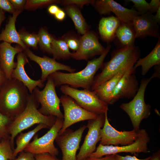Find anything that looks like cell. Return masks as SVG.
Returning <instances> with one entry per match:
<instances>
[{
    "label": "cell",
    "instance_id": "obj_1",
    "mask_svg": "<svg viewBox=\"0 0 160 160\" xmlns=\"http://www.w3.org/2000/svg\"><path fill=\"white\" fill-rule=\"evenodd\" d=\"M0 91V112L13 120L25 109L30 94L21 82L7 79Z\"/></svg>",
    "mask_w": 160,
    "mask_h": 160
},
{
    "label": "cell",
    "instance_id": "obj_2",
    "mask_svg": "<svg viewBox=\"0 0 160 160\" xmlns=\"http://www.w3.org/2000/svg\"><path fill=\"white\" fill-rule=\"evenodd\" d=\"M108 44L104 52L97 58L88 61L86 67L76 72L64 73L57 71L49 75L56 87L67 85L75 88L91 90L95 74L101 68L111 48Z\"/></svg>",
    "mask_w": 160,
    "mask_h": 160
},
{
    "label": "cell",
    "instance_id": "obj_3",
    "mask_svg": "<svg viewBox=\"0 0 160 160\" xmlns=\"http://www.w3.org/2000/svg\"><path fill=\"white\" fill-rule=\"evenodd\" d=\"M140 55V49L136 46L120 48L113 51L110 60L103 63L101 72L95 76L91 90H94L119 71L134 67Z\"/></svg>",
    "mask_w": 160,
    "mask_h": 160
},
{
    "label": "cell",
    "instance_id": "obj_4",
    "mask_svg": "<svg viewBox=\"0 0 160 160\" xmlns=\"http://www.w3.org/2000/svg\"><path fill=\"white\" fill-rule=\"evenodd\" d=\"M39 104L32 95L30 94L25 109L10 124L9 129L10 141L14 150V139L22 131L36 124H44L50 129L55 124L57 118L41 114L37 109Z\"/></svg>",
    "mask_w": 160,
    "mask_h": 160
},
{
    "label": "cell",
    "instance_id": "obj_5",
    "mask_svg": "<svg viewBox=\"0 0 160 160\" xmlns=\"http://www.w3.org/2000/svg\"><path fill=\"white\" fill-rule=\"evenodd\" d=\"M153 78L151 76L142 79L138 90L132 100L128 103H122L120 106V108L129 117L133 129L137 131L140 129L142 120L147 119L151 114V106L145 103L144 97L147 86Z\"/></svg>",
    "mask_w": 160,
    "mask_h": 160
},
{
    "label": "cell",
    "instance_id": "obj_6",
    "mask_svg": "<svg viewBox=\"0 0 160 160\" xmlns=\"http://www.w3.org/2000/svg\"><path fill=\"white\" fill-rule=\"evenodd\" d=\"M42 90H40L37 87L31 94L36 100L40 104L41 107L38 110L41 114L63 119L64 115L60 109V98L57 95L53 80L49 76Z\"/></svg>",
    "mask_w": 160,
    "mask_h": 160
},
{
    "label": "cell",
    "instance_id": "obj_7",
    "mask_svg": "<svg viewBox=\"0 0 160 160\" xmlns=\"http://www.w3.org/2000/svg\"><path fill=\"white\" fill-rule=\"evenodd\" d=\"M60 90L64 95L73 99L84 109L97 115L104 114L108 110V105L101 100L93 91L79 90L67 85L61 86Z\"/></svg>",
    "mask_w": 160,
    "mask_h": 160
},
{
    "label": "cell",
    "instance_id": "obj_8",
    "mask_svg": "<svg viewBox=\"0 0 160 160\" xmlns=\"http://www.w3.org/2000/svg\"><path fill=\"white\" fill-rule=\"evenodd\" d=\"M63 119L57 118L54 124L45 134L40 137L37 134L34 136L33 140L24 151L33 154L48 153L55 156L57 155L59 151L54 142L63 127Z\"/></svg>",
    "mask_w": 160,
    "mask_h": 160
},
{
    "label": "cell",
    "instance_id": "obj_9",
    "mask_svg": "<svg viewBox=\"0 0 160 160\" xmlns=\"http://www.w3.org/2000/svg\"><path fill=\"white\" fill-rule=\"evenodd\" d=\"M150 139L149 135L144 129H140V134L138 138L132 143L121 146L103 145L100 144L95 151L88 157L98 158L106 155L118 154L121 152L135 154L140 153H148V144Z\"/></svg>",
    "mask_w": 160,
    "mask_h": 160
},
{
    "label": "cell",
    "instance_id": "obj_10",
    "mask_svg": "<svg viewBox=\"0 0 160 160\" xmlns=\"http://www.w3.org/2000/svg\"><path fill=\"white\" fill-rule=\"evenodd\" d=\"M60 98L64 114L63 126L58 133L59 135L75 123L95 119L98 115L82 108L73 99L67 95H62Z\"/></svg>",
    "mask_w": 160,
    "mask_h": 160
},
{
    "label": "cell",
    "instance_id": "obj_11",
    "mask_svg": "<svg viewBox=\"0 0 160 160\" xmlns=\"http://www.w3.org/2000/svg\"><path fill=\"white\" fill-rule=\"evenodd\" d=\"M107 112L104 113L105 121L100 131V144L103 145L123 146L131 144L137 140L140 135V129L138 131L134 129L128 131L117 130L110 124Z\"/></svg>",
    "mask_w": 160,
    "mask_h": 160
},
{
    "label": "cell",
    "instance_id": "obj_12",
    "mask_svg": "<svg viewBox=\"0 0 160 160\" xmlns=\"http://www.w3.org/2000/svg\"><path fill=\"white\" fill-rule=\"evenodd\" d=\"M87 128L84 125L75 131L68 128L60 135L58 134L55 141L62 152L61 160H77L76 152Z\"/></svg>",
    "mask_w": 160,
    "mask_h": 160
},
{
    "label": "cell",
    "instance_id": "obj_13",
    "mask_svg": "<svg viewBox=\"0 0 160 160\" xmlns=\"http://www.w3.org/2000/svg\"><path fill=\"white\" fill-rule=\"evenodd\" d=\"M105 119V114H103L98 115L95 119L88 120L87 126L88 132L76 156L77 160L87 159L95 151L97 144L100 141V131Z\"/></svg>",
    "mask_w": 160,
    "mask_h": 160
},
{
    "label": "cell",
    "instance_id": "obj_14",
    "mask_svg": "<svg viewBox=\"0 0 160 160\" xmlns=\"http://www.w3.org/2000/svg\"><path fill=\"white\" fill-rule=\"evenodd\" d=\"M105 50L99 42L97 35L88 31L80 38L79 48L75 52L71 53V57L76 60H87L96 55H100Z\"/></svg>",
    "mask_w": 160,
    "mask_h": 160
},
{
    "label": "cell",
    "instance_id": "obj_15",
    "mask_svg": "<svg viewBox=\"0 0 160 160\" xmlns=\"http://www.w3.org/2000/svg\"><path fill=\"white\" fill-rule=\"evenodd\" d=\"M135 71L133 67L125 72L113 92L110 105L114 104L120 99H129L135 96L139 87Z\"/></svg>",
    "mask_w": 160,
    "mask_h": 160
},
{
    "label": "cell",
    "instance_id": "obj_16",
    "mask_svg": "<svg viewBox=\"0 0 160 160\" xmlns=\"http://www.w3.org/2000/svg\"><path fill=\"white\" fill-rule=\"evenodd\" d=\"M93 5L100 14L108 15L112 12L121 23L132 22L135 17L139 15L133 8L131 9L125 8L113 0H95Z\"/></svg>",
    "mask_w": 160,
    "mask_h": 160
},
{
    "label": "cell",
    "instance_id": "obj_17",
    "mask_svg": "<svg viewBox=\"0 0 160 160\" xmlns=\"http://www.w3.org/2000/svg\"><path fill=\"white\" fill-rule=\"evenodd\" d=\"M24 52L27 57L40 66L41 71L40 79L42 80L45 81L50 75L59 71H65L71 73L76 71L75 69L69 66L57 62L54 58L46 56L42 57L36 55L28 48L24 50Z\"/></svg>",
    "mask_w": 160,
    "mask_h": 160
},
{
    "label": "cell",
    "instance_id": "obj_18",
    "mask_svg": "<svg viewBox=\"0 0 160 160\" xmlns=\"http://www.w3.org/2000/svg\"><path fill=\"white\" fill-rule=\"evenodd\" d=\"M136 38L143 39L148 36L160 38L159 24L155 20L153 15L148 12L135 17L132 21Z\"/></svg>",
    "mask_w": 160,
    "mask_h": 160
},
{
    "label": "cell",
    "instance_id": "obj_19",
    "mask_svg": "<svg viewBox=\"0 0 160 160\" xmlns=\"http://www.w3.org/2000/svg\"><path fill=\"white\" fill-rule=\"evenodd\" d=\"M24 50L19 45L13 47L5 42L0 44V67L7 79L11 78L13 71L17 65V62L14 61L15 56Z\"/></svg>",
    "mask_w": 160,
    "mask_h": 160
},
{
    "label": "cell",
    "instance_id": "obj_20",
    "mask_svg": "<svg viewBox=\"0 0 160 160\" xmlns=\"http://www.w3.org/2000/svg\"><path fill=\"white\" fill-rule=\"evenodd\" d=\"M17 58V65L13 71L11 78L16 79L22 83L27 88L30 94H32L37 87H43L44 86V82L45 81L41 79L37 80L32 79L27 74L24 66L28 61L24 52L18 53Z\"/></svg>",
    "mask_w": 160,
    "mask_h": 160
},
{
    "label": "cell",
    "instance_id": "obj_21",
    "mask_svg": "<svg viewBox=\"0 0 160 160\" xmlns=\"http://www.w3.org/2000/svg\"><path fill=\"white\" fill-rule=\"evenodd\" d=\"M22 11L16 10L12 14V16L9 17L4 29L0 34V41H2L10 44L17 43L25 50L28 47L21 40L19 33L16 29L15 25L17 17Z\"/></svg>",
    "mask_w": 160,
    "mask_h": 160
},
{
    "label": "cell",
    "instance_id": "obj_22",
    "mask_svg": "<svg viewBox=\"0 0 160 160\" xmlns=\"http://www.w3.org/2000/svg\"><path fill=\"white\" fill-rule=\"evenodd\" d=\"M129 68L124 69L119 71L93 91L101 100L108 105H110L113 92L119 81Z\"/></svg>",
    "mask_w": 160,
    "mask_h": 160
},
{
    "label": "cell",
    "instance_id": "obj_23",
    "mask_svg": "<svg viewBox=\"0 0 160 160\" xmlns=\"http://www.w3.org/2000/svg\"><path fill=\"white\" fill-rule=\"evenodd\" d=\"M120 23L119 20L114 16L102 18L99 21L98 26L99 32L101 39L108 43L113 40Z\"/></svg>",
    "mask_w": 160,
    "mask_h": 160
},
{
    "label": "cell",
    "instance_id": "obj_24",
    "mask_svg": "<svg viewBox=\"0 0 160 160\" xmlns=\"http://www.w3.org/2000/svg\"><path fill=\"white\" fill-rule=\"evenodd\" d=\"M160 65V38L152 51L146 57L139 58L133 68L135 69L139 66L141 67V74L145 76L154 65Z\"/></svg>",
    "mask_w": 160,
    "mask_h": 160
},
{
    "label": "cell",
    "instance_id": "obj_25",
    "mask_svg": "<svg viewBox=\"0 0 160 160\" xmlns=\"http://www.w3.org/2000/svg\"><path fill=\"white\" fill-rule=\"evenodd\" d=\"M115 38L117 39L121 45L120 48L135 46V33L132 22H121L116 31Z\"/></svg>",
    "mask_w": 160,
    "mask_h": 160
},
{
    "label": "cell",
    "instance_id": "obj_26",
    "mask_svg": "<svg viewBox=\"0 0 160 160\" xmlns=\"http://www.w3.org/2000/svg\"><path fill=\"white\" fill-rule=\"evenodd\" d=\"M65 12L73 22L78 33L83 35L87 32L88 26L79 9L73 5H67Z\"/></svg>",
    "mask_w": 160,
    "mask_h": 160
},
{
    "label": "cell",
    "instance_id": "obj_27",
    "mask_svg": "<svg viewBox=\"0 0 160 160\" xmlns=\"http://www.w3.org/2000/svg\"><path fill=\"white\" fill-rule=\"evenodd\" d=\"M44 128H48V127L44 124H39L31 130L25 133L21 132L18 134L16 138V147L14 150V156L16 157L18 153L23 151L36 133L41 130Z\"/></svg>",
    "mask_w": 160,
    "mask_h": 160
},
{
    "label": "cell",
    "instance_id": "obj_28",
    "mask_svg": "<svg viewBox=\"0 0 160 160\" xmlns=\"http://www.w3.org/2000/svg\"><path fill=\"white\" fill-rule=\"evenodd\" d=\"M51 48L53 58L55 60H66L71 57L72 53L70 52L67 43L63 39H54L51 44Z\"/></svg>",
    "mask_w": 160,
    "mask_h": 160
},
{
    "label": "cell",
    "instance_id": "obj_29",
    "mask_svg": "<svg viewBox=\"0 0 160 160\" xmlns=\"http://www.w3.org/2000/svg\"><path fill=\"white\" fill-rule=\"evenodd\" d=\"M38 37V44L44 52L52 55L51 44L54 39L44 28H41L37 34Z\"/></svg>",
    "mask_w": 160,
    "mask_h": 160
},
{
    "label": "cell",
    "instance_id": "obj_30",
    "mask_svg": "<svg viewBox=\"0 0 160 160\" xmlns=\"http://www.w3.org/2000/svg\"><path fill=\"white\" fill-rule=\"evenodd\" d=\"M10 140L5 139L0 143V160H9L16 158L14 155V150L11 146Z\"/></svg>",
    "mask_w": 160,
    "mask_h": 160
},
{
    "label": "cell",
    "instance_id": "obj_31",
    "mask_svg": "<svg viewBox=\"0 0 160 160\" xmlns=\"http://www.w3.org/2000/svg\"><path fill=\"white\" fill-rule=\"evenodd\" d=\"M13 120L0 112V143L5 139H10L9 126Z\"/></svg>",
    "mask_w": 160,
    "mask_h": 160
},
{
    "label": "cell",
    "instance_id": "obj_32",
    "mask_svg": "<svg viewBox=\"0 0 160 160\" xmlns=\"http://www.w3.org/2000/svg\"><path fill=\"white\" fill-rule=\"evenodd\" d=\"M61 2V1L57 0H26L25 9L29 10H34Z\"/></svg>",
    "mask_w": 160,
    "mask_h": 160
},
{
    "label": "cell",
    "instance_id": "obj_33",
    "mask_svg": "<svg viewBox=\"0 0 160 160\" xmlns=\"http://www.w3.org/2000/svg\"><path fill=\"white\" fill-rule=\"evenodd\" d=\"M18 33L21 40L27 46L32 47L34 49L37 48L38 44L37 34L30 33L23 30H20Z\"/></svg>",
    "mask_w": 160,
    "mask_h": 160
},
{
    "label": "cell",
    "instance_id": "obj_34",
    "mask_svg": "<svg viewBox=\"0 0 160 160\" xmlns=\"http://www.w3.org/2000/svg\"><path fill=\"white\" fill-rule=\"evenodd\" d=\"M127 1L134 4L133 8L137 11L139 15L149 12L150 7L149 3L145 0H129Z\"/></svg>",
    "mask_w": 160,
    "mask_h": 160
},
{
    "label": "cell",
    "instance_id": "obj_35",
    "mask_svg": "<svg viewBox=\"0 0 160 160\" xmlns=\"http://www.w3.org/2000/svg\"><path fill=\"white\" fill-rule=\"evenodd\" d=\"M95 0H64L61 3L66 6L73 5L80 8H82L84 5L91 4L93 5Z\"/></svg>",
    "mask_w": 160,
    "mask_h": 160
},
{
    "label": "cell",
    "instance_id": "obj_36",
    "mask_svg": "<svg viewBox=\"0 0 160 160\" xmlns=\"http://www.w3.org/2000/svg\"><path fill=\"white\" fill-rule=\"evenodd\" d=\"M69 48L77 51L79 49L80 45V39H78L74 37H69L63 39Z\"/></svg>",
    "mask_w": 160,
    "mask_h": 160
},
{
    "label": "cell",
    "instance_id": "obj_37",
    "mask_svg": "<svg viewBox=\"0 0 160 160\" xmlns=\"http://www.w3.org/2000/svg\"><path fill=\"white\" fill-rule=\"evenodd\" d=\"M0 9L12 14L16 10L9 0H0Z\"/></svg>",
    "mask_w": 160,
    "mask_h": 160
},
{
    "label": "cell",
    "instance_id": "obj_38",
    "mask_svg": "<svg viewBox=\"0 0 160 160\" xmlns=\"http://www.w3.org/2000/svg\"><path fill=\"white\" fill-rule=\"evenodd\" d=\"M35 160H61L48 153L34 154Z\"/></svg>",
    "mask_w": 160,
    "mask_h": 160
},
{
    "label": "cell",
    "instance_id": "obj_39",
    "mask_svg": "<svg viewBox=\"0 0 160 160\" xmlns=\"http://www.w3.org/2000/svg\"><path fill=\"white\" fill-rule=\"evenodd\" d=\"M16 10L23 11L25 9L26 0H9Z\"/></svg>",
    "mask_w": 160,
    "mask_h": 160
},
{
    "label": "cell",
    "instance_id": "obj_40",
    "mask_svg": "<svg viewBox=\"0 0 160 160\" xmlns=\"http://www.w3.org/2000/svg\"><path fill=\"white\" fill-rule=\"evenodd\" d=\"M21 153L17 158L9 160H35L33 154L24 151Z\"/></svg>",
    "mask_w": 160,
    "mask_h": 160
},
{
    "label": "cell",
    "instance_id": "obj_41",
    "mask_svg": "<svg viewBox=\"0 0 160 160\" xmlns=\"http://www.w3.org/2000/svg\"><path fill=\"white\" fill-rule=\"evenodd\" d=\"M115 156L116 160H148L151 157V156H150L144 159H140L137 158L135 156H122L118 154H116Z\"/></svg>",
    "mask_w": 160,
    "mask_h": 160
},
{
    "label": "cell",
    "instance_id": "obj_42",
    "mask_svg": "<svg viewBox=\"0 0 160 160\" xmlns=\"http://www.w3.org/2000/svg\"><path fill=\"white\" fill-rule=\"evenodd\" d=\"M150 10L149 12L152 14L157 11L160 7V1L159 0H152L149 3Z\"/></svg>",
    "mask_w": 160,
    "mask_h": 160
},
{
    "label": "cell",
    "instance_id": "obj_43",
    "mask_svg": "<svg viewBox=\"0 0 160 160\" xmlns=\"http://www.w3.org/2000/svg\"><path fill=\"white\" fill-rule=\"evenodd\" d=\"M83 160H116L115 154L106 155L105 156L98 158L88 157Z\"/></svg>",
    "mask_w": 160,
    "mask_h": 160
},
{
    "label": "cell",
    "instance_id": "obj_44",
    "mask_svg": "<svg viewBox=\"0 0 160 160\" xmlns=\"http://www.w3.org/2000/svg\"><path fill=\"white\" fill-rule=\"evenodd\" d=\"M66 16L65 12L63 10L60 9L54 15L55 18L58 21H62L65 18Z\"/></svg>",
    "mask_w": 160,
    "mask_h": 160
},
{
    "label": "cell",
    "instance_id": "obj_45",
    "mask_svg": "<svg viewBox=\"0 0 160 160\" xmlns=\"http://www.w3.org/2000/svg\"><path fill=\"white\" fill-rule=\"evenodd\" d=\"M60 8L55 4L51 5L48 8V11L52 15H55Z\"/></svg>",
    "mask_w": 160,
    "mask_h": 160
},
{
    "label": "cell",
    "instance_id": "obj_46",
    "mask_svg": "<svg viewBox=\"0 0 160 160\" xmlns=\"http://www.w3.org/2000/svg\"><path fill=\"white\" fill-rule=\"evenodd\" d=\"M7 79L4 73L0 67V89Z\"/></svg>",
    "mask_w": 160,
    "mask_h": 160
},
{
    "label": "cell",
    "instance_id": "obj_47",
    "mask_svg": "<svg viewBox=\"0 0 160 160\" xmlns=\"http://www.w3.org/2000/svg\"><path fill=\"white\" fill-rule=\"evenodd\" d=\"M148 160H160V151L153 153Z\"/></svg>",
    "mask_w": 160,
    "mask_h": 160
},
{
    "label": "cell",
    "instance_id": "obj_48",
    "mask_svg": "<svg viewBox=\"0 0 160 160\" xmlns=\"http://www.w3.org/2000/svg\"><path fill=\"white\" fill-rule=\"evenodd\" d=\"M156 12V14L153 15V17L155 20L159 24L160 23V7Z\"/></svg>",
    "mask_w": 160,
    "mask_h": 160
},
{
    "label": "cell",
    "instance_id": "obj_49",
    "mask_svg": "<svg viewBox=\"0 0 160 160\" xmlns=\"http://www.w3.org/2000/svg\"><path fill=\"white\" fill-rule=\"evenodd\" d=\"M5 18L4 12L0 9V28L1 24Z\"/></svg>",
    "mask_w": 160,
    "mask_h": 160
}]
</instances>
